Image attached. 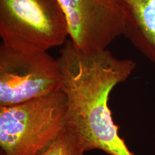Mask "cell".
<instances>
[{
    "mask_svg": "<svg viewBox=\"0 0 155 155\" xmlns=\"http://www.w3.org/2000/svg\"><path fill=\"white\" fill-rule=\"evenodd\" d=\"M66 99L67 127L85 152L100 150L110 155H135L118 133L109 106L111 91L125 82L136 66L108 50L84 52L67 40L56 59Z\"/></svg>",
    "mask_w": 155,
    "mask_h": 155,
    "instance_id": "obj_1",
    "label": "cell"
},
{
    "mask_svg": "<svg viewBox=\"0 0 155 155\" xmlns=\"http://www.w3.org/2000/svg\"><path fill=\"white\" fill-rule=\"evenodd\" d=\"M56 59L46 52H24L0 46V106L15 105L61 90Z\"/></svg>",
    "mask_w": 155,
    "mask_h": 155,
    "instance_id": "obj_4",
    "label": "cell"
},
{
    "mask_svg": "<svg viewBox=\"0 0 155 155\" xmlns=\"http://www.w3.org/2000/svg\"><path fill=\"white\" fill-rule=\"evenodd\" d=\"M82 145L76 134L68 127L36 155H83Z\"/></svg>",
    "mask_w": 155,
    "mask_h": 155,
    "instance_id": "obj_7",
    "label": "cell"
},
{
    "mask_svg": "<svg viewBox=\"0 0 155 155\" xmlns=\"http://www.w3.org/2000/svg\"><path fill=\"white\" fill-rule=\"evenodd\" d=\"M61 90L20 104L0 106L1 155H36L67 127Z\"/></svg>",
    "mask_w": 155,
    "mask_h": 155,
    "instance_id": "obj_2",
    "label": "cell"
},
{
    "mask_svg": "<svg viewBox=\"0 0 155 155\" xmlns=\"http://www.w3.org/2000/svg\"><path fill=\"white\" fill-rule=\"evenodd\" d=\"M68 36L84 52L105 50L124 32L122 18L112 0H58Z\"/></svg>",
    "mask_w": 155,
    "mask_h": 155,
    "instance_id": "obj_5",
    "label": "cell"
},
{
    "mask_svg": "<svg viewBox=\"0 0 155 155\" xmlns=\"http://www.w3.org/2000/svg\"><path fill=\"white\" fill-rule=\"evenodd\" d=\"M122 18L123 35L155 64V0H112Z\"/></svg>",
    "mask_w": 155,
    "mask_h": 155,
    "instance_id": "obj_6",
    "label": "cell"
},
{
    "mask_svg": "<svg viewBox=\"0 0 155 155\" xmlns=\"http://www.w3.org/2000/svg\"><path fill=\"white\" fill-rule=\"evenodd\" d=\"M2 43L24 52H46L68 36L58 0H0Z\"/></svg>",
    "mask_w": 155,
    "mask_h": 155,
    "instance_id": "obj_3",
    "label": "cell"
}]
</instances>
